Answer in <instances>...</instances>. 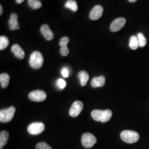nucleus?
Returning a JSON list of instances; mask_svg holds the SVG:
<instances>
[{"instance_id":"27","label":"nucleus","mask_w":149,"mask_h":149,"mask_svg":"<svg viewBox=\"0 0 149 149\" xmlns=\"http://www.w3.org/2000/svg\"><path fill=\"white\" fill-rule=\"evenodd\" d=\"M61 74H62L63 77H65V78H67L69 75V70L68 69L66 68H64L61 70Z\"/></svg>"},{"instance_id":"8","label":"nucleus","mask_w":149,"mask_h":149,"mask_svg":"<svg viewBox=\"0 0 149 149\" xmlns=\"http://www.w3.org/2000/svg\"><path fill=\"white\" fill-rule=\"evenodd\" d=\"M84 107L83 103L80 101H76L72 104L70 109V116L72 117H76L82 111Z\"/></svg>"},{"instance_id":"14","label":"nucleus","mask_w":149,"mask_h":149,"mask_svg":"<svg viewBox=\"0 0 149 149\" xmlns=\"http://www.w3.org/2000/svg\"><path fill=\"white\" fill-rule=\"evenodd\" d=\"M106 82L105 77L103 76L94 77L91 81V86L93 88L101 87L104 85Z\"/></svg>"},{"instance_id":"9","label":"nucleus","mask_w":149,"mask_h":149,"mask_svg":"<svg viewBox=\"0 0 149 149\" xmlns=\"http://www.w3.org/2000/svg\"><path fill=\"white\" fill-rule=\"evenodd\" d=\"M125 23L126 19L124 18H118L112 22L110 26V30L113 32H118L123 28Z\"/></svg>"},{"instance_id":"20","label":"nucleus","mask_w":149,"mask_h":149,"mask_svg":"<svg viewBox=\"0 0 149 149\" xmlns=\"http://www.w3.org/2000/svg\"><path fill=\"white\" fill-rule=\"evenodd\" d=\"M129 47L133 50H136L138 48L139 46L137 37L135 36H133L130 37L129 41Z\"/></svg>"},{"instance_id":"26","label":"nucleus","mask_w":149,"mask_h":149,"mask_svg":"<svg viewBox=\"0 0 149 149\" xmlns=\"http://www.w3.org/2000/svg\"><path fill=\"white\" fill-rule=\"evenodd\" d=\"M60 52L61 55L63 56H66L68 55L69 54V48H68L67 46L61 47Z\"/></svg>"},{"instance_id":"25","label":"nucleus","mask_w":149,"mask_h":149,"mask_svg":"<svg viewBox=\"0 0 149 149\" xmlns=\"http://www.w3.org/2000/svg\"><path fill=\"white\" fill-rule=\"evenodd\" d=\"M69 38L67 37H64L62 38L59 42V45L61 47H66L68 45V43L69 42Z\"/></svg>"},{"instance_id":"5","label":"nucleus","mask_w":149,"mask_h":149,"mask_svg":"<svg viewBox=\"0 0 149 149\" xmlns=\"http://www.w3.org/2000/svg\"><path fill=\"white\" fill-rule=\"evenodd\" d=\"M81 141L83 146L87 149L92 148L94 145L97 143L96 138L90 133H85L84 134L81 138Z\"/></svg>"},{"instance_id":"4","label":"nucleus","mask_w":149,"mask_h":149,"mask_svg":"<svg viewBox=\"0 0 149 149\" xmlns=\"http://www.w3.org/2000/svg\"><path fill=\"white\" fill-rule=\"evenodd\" d=\"M16 108L14 107H10L7 109H2L0 112V121L2 123L10 122L13 118Z\"/></svg>"},{"instance_id":"2","label":"nucleus","mask_w":149,"mask_h":149,"mask_svg":"<svg viewBox=\"0 0 149 149\" xmlns=\"http://www.w3.org/2000/svg\"><path fill=\"white\" fill-rule=\"evenodd\" d=\"M120 138L123 141L128 144H133L139 139V134L132 130H124L120 134Z\"/></svg>"},{"instance_id":"11","label":"nucleus","mask_w":149,"mask_h":149,"mask_svg":"<svg viewBox=\"0 0 149 149\" xmlns=\"http://www.w3.org/2000/svg\"><path fill=\"white\" fill-rule=\"evenodd\" d=\"M40 32L47 40H52L54 37V34L47 24H43L40 27Z\"/></svg>"},{"instance_id":"13","label":"nucleus","mask_w":149,"mask_h":149,"mask_svg":"<svg viewBox=\"0 0 149 149\" xmlns=\"http://www.w3.org/2000/svg\"><path fill=\"white\" fill-rule=\"evenodd\" d=\"M11 50L14 54L15 56L18 59H23L25 56L24 52L18 44H15L13 45L11 48Z\"/></svg>"},{"instance_id":"30","label":"nucleus","mask_w":149,"mask_h":149,"mask_svg":"<svg viewBox=\"0 0 149 149\" xmlns=\"http://www.w3.org/2000/svg\"><path fill=\"white\" fill-rule=\"evenodd\" d=\"M130 2H132V3H134L135 2L137 1V0H128Z\"/></svg>"},{"instance_id":"1","label":"nucleus","mask_w":149,"mask_h":149,"mask_svg":"<svg viewBox=\"0 0 149 149\" xmlns=\"http://www.w3.org/2000/svg\"><path fill=\"white\" fill-rule=\"evenodd\" d=\"M92 118L97 122L106 123L108 122L112 116V112L109 109L94 110L91 113Z\"/></svg>"},{"instance_id":"15","label":"nucleus","mask_w":149,"mask_h":149,"mask_svg":"<svg viewBox=\"0 0 149 149\" xmlns=\"http://www.w3.org/2000/svg\"><path fill=\"white\" fill-rule=\"evenodd\" d=\"M9 138L8 132L3 130L0 133V149H3V146L7 143V141Z\"/></svg>"},{"instance_id":"17","label":"nucleus","mask_w":149,"mask_h":149,"mask_svg":"<svg viewBox=\"0 0 149 149\" xmlns=\"http://www.w3.org/2000/svg\"><path fill=\"white\" fill-rule=\"evenodd\" d=\"M78 77L80 80V83L82 86H85L89 79V75L85 71H80L78 74Z\"/></svg>"},{"instance_id":"7","label":"nucleus","mask_w":149,"mask_h":149,"mask_svg":"<svg viewBox=\"0 0 149 149\" xmlns=\"http://www.w3.org/2000/svg\"><path fill=\"white\" fill-rule=\"evenodd\" d=\"M46 93L42 90H36L31 92L29 95V98L34 102H43L47 98Z\"/></svg>"},{"instance_id":"18","label":"nucleus","mask_w":149,"mask_h":149,"mask_svg":"<svg viewBox=\"0 0 149 149\" xmlns=\"http://www.w3.org/2000/svg\"><path fill=\"white\" fill-rule=\"evenodd\" d=\"M65 7L73 12H76L78 10V6L74 0H68L66 2Z\"/></svg>"},{"instance_id":"19","label":"nucleus","mask_w":149,"mask_h":149,"mask_svg":"<svg viewBox=\"0 0 149 149\" xmlns=\"http://www.w3.org/2000/svg\"><path fill=\"white\" fill-rule=\"evenodd\" d=\"M29 6L34 10H37L42 6V3L39 0H28Z\"/></svg>"},{"instance_id":"10","label":"nucleus","mask_w":149,"mask_h":149,"mask_svg":"<svg viewBox=\"0 0 149 149\" xmlns=\"http://www.w3.org/2000/svg\"><path fill=\"white\" fill-rule=\"evenodd\" d=\"M103 8L101 5H96L92 8L90 13V18L92 20H97L101 17Z\"/></svg>"},{"instance_id":"24","label":"nucleus","mask_w":149,"mask_h":149,"mask_svg":"<svg viewBox=\"0 0 149 149\" xmlns=\"http://www.w3.org/2000/svg\"><path fill=\"white\" fill-rule=\"evenodd\" d=\"M56 84L57 87L61 89V90H63L64 89V88L66 87V82L65 80L62 79H59L58 80H57L56 82Z\"/></svg>"},{"instance_id":"29","label":"nucleus","mask_w":149,"mask_h":149,"mask_svg":"<svg viewBox=\"0 0 149 149\" xmlns=\"http://www.w3.org/2000/svg\"><path fill=\"white\" fill-rule=\"evenodd\" d=\"M0 10H1V12H0V15H2V13H3V8H2V6H0Z\"/></svg>"},{"instance_id":"22","label":"nucleus","mask_w":149,"mask_h":149,"mask_svg":"<svg viewBox=\"0 0 149 149\" xmlns=\"http://www.w3.org/2000/svg\"><path fill=\"white\" fill-rule=\"evenodd\" d=\"M137 38L138 40L139 46L140 47H144L146 45V39L143 33H139L137 35Z\"/></svg>"},{"instance_id":"21","label":"nucleus","mask_w":149,"mask_h":149,"mask_svg":"<svg viewBox=\"0 0 149 149\" xmlns=\"http://www.w3.org/2000/svg\"><path fill=\"white\" fill-rule=\"evenodd\" d=\"M9 44L8 39L5 36L0 37V50H2L8 47Z\"/></svg>"},{"instance_id":"28","label":"nucleus","mask_w":149,"mask_h":149,"mask_svg":"<svg viewBox=\"0 0 149 149\" xmlns=\"http://www.w3.org/2000/svg\"><path fill=\"white\" fill-rule=\"evenodd\" d=\"M24 1V0H16V2H17V3H18V4L21 3Z\"/></svg>"},{"instance_id":"6","label":"nucleus","mask_w":149,"mask_h":149,"mask_svg":"<svg viewBox=\"0 0 149 149\" xmlns=\"http://www.w3.org/2000/svg\"><path fill=\"white\" fill-rule=\"evenodd\" d=\"M44 129L45 125L43 123H33L28 126V132L32 135H38L43 132Z\"/></svg>"},{"instance_id":"3","label":"nucleus","mask_w":149,"mask_h":149,"mask_svg":"<svg viewBox=\"0 0 149 149\" xmlns=\"http://www.w3.org/2000/svg\"><path fill=\"white\" fill-rule=\"evenodd\" d=\"M43 55L40 52L36 51L32 53L31 55L29 64L32 68L35 69L40 68L43 65Z\"/></svg>"},{"instance_id":"12","label":"nucleus","mask_w":149,"mask_h":149,"mask_svg":"<svg viewBox=\"0 0 149 149\" xmlns=\"http://www.w3.org/2000/svg\"><path fill=\"white\" fill-rule=\"evenodd\" d=\"M8 25L10 29L12 31L19 29L20 27L18 22V16L16 13H13L11 14L10 18L8 21Z\"/></svg>"},{"instance_id":"16","label":"nucleus","mask_w":149,"mask_h":149,"mask_svg":"<svg viewBox=\"0 0 149 149\" xmlns=\"http://www.w3.org/2000/svg\"><path fill=\"white\" fill-rule=\"evenodd\" d=\"M10 76L6 73H3L0 74V82L1 86L3 88H6L8 87L10 82Z\"/></svg>"},{"instance_id":"23","label":"nucleus","mask_w":149,"mask_h":149,"mask_svg":"<svg viewBox=\"0 0 149 149\" xmlns=\"http://www.w3.org/2000/svg\"><path fill=\"white\" fill-rule=\"evenodd\" d=\"M36 149H53L50 146L45 142L38 143L36 145Z\"/></svg>"}]
</instances>
